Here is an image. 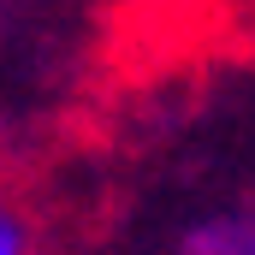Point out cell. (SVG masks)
<instances>
[{"label": "cell", "instance_id": "obj_1", "mask_svg": "<svg viewBox=\"0 0 255 255\" xmlns=\"http://www.w3.org/2000/svg\"><path fill=\"white\" fill-rule=\"evenodd\" d=\"M184 255H255V208L208 214L184 232Z\"/></svg>", "mask_w": 255, "mask_h": 255}, {"label": "cell", "instance_id": "obj_2", "mask_svg": "<svg viewBox=\"0 0 255 255\" xmlns=\"http://www.w3.org/2000/svg\"><path fill=\"white\" fill-rule=\"evenodd\" d=\"M0 255H36V238H30V220L12 196H0Z\"/></svg>", "mask_w": 255, "mask_h": 255}]
</instances>
